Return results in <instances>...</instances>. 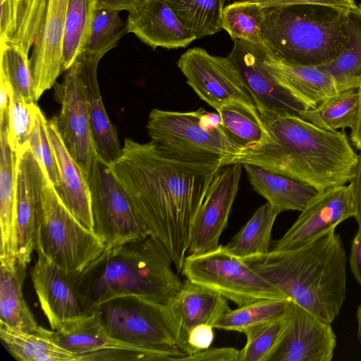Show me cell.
<instances>
[{"mask_svg":"<svg viewBox=\"0 0 361 361\" xmlns=\"http://www.w3.org/2000/svg\"><path fill=\"white\" fill-rule=\"evenodd\" d=\"M109 166L144 234L161 243L181 272L196 216L221 166L175 161L151 141L130 138Z\"/></svg>","mask_w":361,"mask_h":361,"instance_id":"obj_1","label":"cell"},{"mask_svg":"<svg viewBox=\"0 0 361 361\" xmlns=\"http://www.w3.org/2000/svg\"><path fill=\"white\" fill-rule=\"evenodd\" d=\"M266 131L257 145L229 162L252 164L318 192L350 182L357 154L345 133L331 131L289 112H262Z\"/></svg>","mask_w":361,"mask_h":361,"instance_id":"obj_2","label":"cell"},{"mask_svg":"<svg viewBox=\"0 0 361 361\" xmlns=\"http://www.w3.org/2000/svg\"><path fill=\"white\" fill-rule=\"evenodd\" d=\"M166 247L151 235L106 249L69 276L85 314L111 298L137 295L165 304L182 286Z\"/></svg>","mask_w":361,"mask_h":361,"instance_id":"obj_3","label":"cell"},{"mask_svg":"<svg viewBox=\"0 0 361 361\" xmlns=\"http://www.w3.org/2000/svg\"><path fill=\"white\" fill-rule=\"evenodd\" d=\"M247 262L321 320L331 324L338 317L346 296L347 256L336 228L299 248Z\"/></svg>","mask_w":361,"mask_h":361,"instance_id":"obj_4","label":"cell"},{"mask_svg":"<svg viewBox=\"0 0 361 361\" xmlns=\"http://www.w3.org/2000/svg\"><path fill=\"white\" fill-rule=\"evenodd\" d=\"M264 12L262 44L282 61L322 67L333 62L348 42L349 11L290 4L264 7Z\"/></svg>","mask_w":361,"mask_h":361,"instance_id":"obj_5","label":"cell"},{"mask_svg":"<svg viewBox=\"0 0 361 361\" xmlns=\"http://www.w3.org/2000/svg\"><path fill=\"white\" fill-rule=\"evenodd\" d=\"M68 0H1L0 42L29 55L35 100L63 73V43Z\"/></svg>","mask_w":361,"mask_h":361,"instance_id":"obj_6","label":"cell"},{"mask_svg":"<svg viewBox=\"0 0 361 361\" xmlns=\"http://www.w3.org/2000/svg\"><path fill=\"white\" fill-rule=\"evenodd\" d=\"M217 114L203 109L186 112L154 109L146 128L151 142L166 157L222 167L241 149L224 133Z\"/></svg>","mask_w":361,"mask_h":361,"instance_id":"obj_7","label":"cell"},{"mask_svg":"<svg viewBox=\"0 0 361 361\" xmlns=\"http://www.w3.org/2000/svg\"><path fill=\"white\" fill-rule=\"evenodd\" d=\"M94 314L109 336L135 347L182 360L166 304L137 295H125L99 304Z\"/></svg>","mask_w":361,"mask_h":361,"instance_id":"obj_8","label":"cell"},{"mask_svg":"<svg viewBox=\"0 0 361 361\" xmlns=\"http://www.w3.org/2000/svg\"><path fill=\"white\" fill-rule=\"evenodd\" d=\"M36 250L68 276L80 272L104 250L95 233L82 226L65 207L49 180L44 190Z\"/></svg>","mask_w":361,"mask_h":361,"instance_id":"obj_9","label":"cell"},{"mask_svg":"<svg viewBox=\"0 0 361 361\" xmlns=\"http://www.w3.org/2000/svg\"><path fill=\"white\" fill-rule=\"evenodd\" d=\"M181 273L186 279L218 292L238 307L264 300L288 299L223 245L204 254L187 255Z\"/></svg>","mask_w":361,"mask_h":361,"instance_id":"obj_10","label":"cell"},{"mask_svg":"<svg viewBox=\"0 0 361 361\" xmlns=\"http://www.w3.org/2000/svg\"><path fill=\"white\" fill-rule=\"evenodd\" d=\"M176 64L188 85L216 112L233 105L263 123L255 99L228 56H214L202 48L193 47L183 53Z\"/></svg>","mask_w":361,"mask_h":361,"instance_id":"obj_11","label":"cell"},{"mask_svg":"<svg viewBox=\"0 0 361 361\" xmlns=\"http://www.w3.org/2000/svg\"><path fill=\"white\" fill-rule=\"evenodd\" d=\"M87 183L93 232L104 244V250L145 236L109 164L96 154Z\"/></svg>","mask_w":361,"mask_h":361,"instance_id":"obj_12","label":"cell"},{"mask_svg":"<svg viewBox=\"0 0 361 361\" xmlns=\"http://www.w3.org/2000/svg\"><path fill=\"white\" fill-rule=\"evenodd\" d=\"M56 94L61 109L51 121L87 180L96 153L84 87L75 63L66 71L63 82L56 84Z\"/></svg>","mask_w":361,"mask_h":361,"instance_id":"obj_13","label":"cell"},{"mask_svg":"<svg viewBox=\"0 0 361 361\" xmlns=\"http://www.w3.org/2000/svg\"><path fill=\"white\" fill-rule=\"evenodd\" d=\"M15 154L17 262L27 267L35 250L44 190L49 179L29 144Z\"/></svg>","mask_w":361,"mask_h":361,"instance_id":"obj_14","label":"cell"},{"mask_svg":"<svg viewBox=\"0 0 361 361\" xmlns=\"http://www.w3.org/2000/svg\"><path fill=\"white\" fill-rule=\"evenodd\" d=\"M243 165L231 164L217 171L196 216L188 255H198L216 250L219 238L227 226L237 195Z\"/></svg>","mask_w":361,"mask_h":361,"instance_id":"obj_15","label":"cell"},{"mask_svg":"<svg viewBox=\"0 0 361 361\" xmlns=\"http://www.w3.org/2000/svg\"><path fill=\"white\" fill-rule=\"evenodd\" d=\"M354 216L350 185L318 192L270 251L279 252L299 248Z\"/></svg>","mask_w":361,"mask_h":361,"instance_id":"obj_16","label":"cell"},{"mask_svg":"<svg viewBox=\"0 0 361 361\" xmlns=\"http://www.w3.org/2000/svg\"><path fill=\"white\" fill-rule=\"evenodd\" d=\"M47 333L59 345L76 355L78 361L151 360L158 353L113 338L94 314H85L58 331L47 329Z\"/></svg>","mask_w":361,"mask_h":361,"instance_id":"obj_17","label":"cell"},{"mask_svg":"<svg viewBox=\"0 0 361 361\" xmlns=\"http://www.w3.org/2000/svg\"><path fill=\"white\" fill-rule=\"evenodd\" d=\"M227 56L234 63L262 112H289L301 116L309 109L274 78L263 61V44L234 39Z\"/></svg>","mask_w":361,"mask_h":361,"instance_id":"obj_18","label":"cell"},{"mask_svg":"<svg viewBox=\"0 0 361 361\" xmlns=\"http://www.w3.org/2000/svg\"><path fill=\"white\" fill-rule=\"evenodd\" d=\"M290 320L269 361H331L336 346L331 324L291 300Z\"/></svg>","mask_w":361,"mask_h":361,"instance_id":"obj_19","label":"cell"},{"mask_svg":"<svg viewBox=\"0 0 361 361\" xmlns=\"http://www.w3.org/2000/svg\"><path fill=\"white\" fill-rule=\"evenodd\" d=\"M30 277L41 308L52 331L85 315L69 276L39 250Z\"/></svg>","mask_w":361,"mask_h":361,"instance_id":"obj_20","label":"cell"},{"mask_svg":"<svg viewBox=\"0 0 361 361\" xmlns=\"http://www.w3.org/2000/svg\"><path fill=\"white\" fill-rule=\"evenodd\" d=\"M165 304L177 345L187 355L190 330L202 324L214 326L219 318L231 310L227 299L220 293L188 279Z\"/></svg>","mask_w":361,"mask_h":361,"instance_id":"obj_21","label":"cell"},{"mask_svg":"<svg viewBox=\"0 0 361 361\" xmlns=\"http://www.w3.org/2000/svg\"><path fill=\"white\" fill-rule=\"evenodd\" d=\"M126 20L128 33L134 34L153 49L184 48L197 39L164 0H142Z\"/></svg>","mask_w":361,"mask_h":361,"instance_id":"obj_22","label":"cell"},{"mask_svg":"<svg viewBox=\"0 0 361 361\" xmlns=\"http://www.w3.org/2000/svg\"><path fill=\"white\" fill-rule=\"evenodd\" d=\"M102 57L82 52L74 63L84 87L95 153L109 165L119 157L122 147L99 89L97 67Z\"/></svg>","mask_w":361,"mask_h":361,"instance_id":"obj_23","label":"cell"},{"mask_svg":"<svg viewBox=\"0 0 361 361\" xmlns=\"http://www.w3.org/2000/svg\"><path fill=\"white\" fill-rule=\"evenodd\" d=\"M263 61L280 85L308 109L316 108L339 93L332 77L321 67L282 61L264 45Z\"/></svg>","mask_w":361,"mask_h":361,"instance_id":"obj_24","label":"cell"},{"mask_svg":"<svg viewBox=\"0 0 361 361\" xmlns=\"http://www.w3.org/2000/svg\"><path fill=\"white\" fill-rule=\"evenodd\" d=\"M49 138L54 152L59 183L54 188L59 199L85 228L93 231L90 192L87 180L72 157L53 122L47 121Z\"/></svg>","mask_w":361,"mask_h":361,"instance_id":"obj_25","label":"cell"},{"mask_svg":"<svg viewBox=\"0 0 361 361\" xmlns=\"http://www.w3.org/2000/svg\"><path fill=\"white\" fill-rule=\"evenodd\" d=\"M8 110L0 114V260L10 264L17 262L15 182L16 154L8 137Z\"/></svg>","mask_w":361,"mask_h":361,"instance_id":"obj_26","label":"cell"},{"mask_svg":"<svg viewBox=\"0 0 361 361\" xmlns=\"http://www.w3.org/2000/svg\"><path fill=\"white\" fill-rule=\"evenodd\" d=\"M253 189L281 213L301 212L318 193L314 188L252 164H243Z\"/></svg>","mask_w":361,"mask_h":361,"instance_id":"obj_27","label":"cell"},{"mask_svg":"<svg viewBox=\"0 0 361 361\" xmlns=\"http://www.w3.org/2000/svg\"><path fill=\"white\" fill-rule=\"evenodd\" d=\"M0 338L18 361H78L76 355L56 343L40 326L36 331L27 332L0 321Z\"/></svg>","mask_w":361,"mask_h":361,"instance_id":"obj_28","label":"cell"},{"mask_svg":"<svg viewBox=\"0 0 361 361\" xmlns=\"http://www.w3.org/2000/svg\"><path fill=\"white\" fill-rule=\"evenodd\" d=\"M0 262V321L22 331H36L39 326L23 293L27 267Z\"/></svg>","mask_w":361,"mask_h":361,"instance_id":"obj_29","label":"cell"},{"mask_svg":"<svg viewBox=\"0 0 361 361\" xmlns=\"http://www.w3.org/2000/svg\"><path fill=\"white\" fill-rule=\"evenodd\" d=\"M280 213L269 202L260 206L224 248L245 262L264 257L271 250V231Z\"/></svg>","mask_w":361,"mask_h":361,"instance_id":"obj_30","label":"cell"},{"mask_svg":"<svg viewBox=\"0 0 361 361\" xmlns=\"http://www.w3.org/2000/svg\"><path fill=\"white\" fill-rule=\"evenodd\" d=\"M348 42L341 54L322 66L334 79L338 92L358 88L361 83V13L359 8L348 13Z\"/></svg>","mask_w":361,"mask_h":361,"instance_id":"obj_31","label":"cell"},{"mask_svg":"<svg viewBox=\"0 0 361 361\" xmlns=\"http://www.w3.org/2000/svg\"><path fill=\"white\" fill-rule=\"evenodd\" d=\"M180 23L196 39L222 30L225 0H164Z\"/></svg>","mask_w":361,"mask_h":361,"instance_id":"obj_32","label":"cell"},{"mask_svg":"<svg viewBox=\"0 0 361 361\" xmlns=\"http://www.w3.org/2000/svg\"><path fill=\"white\" fill-rule=\"evenodd\" d=\"M360 93L358 88L339 92L314 109H309L300 116L331 131L339 128L352 129L358 117Z\"/></svg>","mask_w":361,"mask_h":361,"instance_id":"obj_33","label":"cell"},{"mask_svg":"<svg viewBox=\"0 0 361 361\" xmlns=\"http://www.w3.org/2000/svg\"><path fill=\"white\" fill-rule=\"evenodd\" d=\"M97 0H68L63 43V72L68 70L82 53Z\"/></svg>","mask_w":361,"mask_h":361,"instance_id":"obj_34","label":"cell"},{"mask_svg":"<svg viewBox=\"0 0 361 361\" xmlns=\"http://www.w3.org/2000/svg\"><path fill=\"white\" fill-rule=\"evenodd\" d=\"M290 299L264 300L230 310L219 318L214 328L243 333L247 329L285 316Z\"/></svg>","mask_w":361,"mask_h":361,"instance_id":"obj_35","label":"cell"},{"mask_svg":"<svg viewBox=\"0 0 361 361\" xmlns=\"http://www.w3.org/2000/svg\"><path fill=\"white\" fill-rule=\"evenodd\" d=\"M264 7L255 1H238L224 7L222 29L231 39L262 44Z\"/></svg>","mask_w":361,"mask_h":361,"instance_id":"obj_36","label":"cell"},{"mask_svg":"<svg viewBox=\"0 0 361 361\" xmlns=\"http://www.w3.org/2000/svg\"><path fill=\"white\" fill-rule=\"evenodd\" d=\"M0 82L9 92L35 102L29 55L13 44L0 42Z\"/></svg>","mask_w":361,"mask_h":361,"instance_id":"obj_37","label":"cell"},{"mask_svg":"<svg viewBox=\"0 0 361 361\" xmlns=\"http://www.w3.org/2000/svg\"><path fill=\"white\" fill-rule=\"evenodd\" d=\"M289 320L288 310L282 317L244 331L246 343L239 350L238 361H269L283 338Z\"/></svg>","mask_w":361,"mask_h":361,"instance_id":"obj_38","label":"cell"},{"mask_svg":"<svg viewBox=\"0 0 361 361\" xmlns=\"http://www.w3.org/2000/svg\"><path fill=\"white\" fill-rule=\"evenodd\" d=\"M126 33L127 20L119 11L96 9L82 52L104 56Z\"/></svg>","mask_w":361,"mask_h":361,"instance_id":"obj_39","label":"cell"},{"mask_svg":"<svg viewBox=\"0 0 361 361\" xmlns=\"http://www.w3.org/2000/svg\"><path fill=\"white\" fill-rule=\"evenodd\" d=\"M226 135L240 149L259 143L265 137L263 123L238 106L227 105L217 111Z\"/></svg>","mask_w":361,"mask_h":361,"instance_id":"obj_40","label":"cell"},{"mask_svg":"<svg viewBox=\"0 0 361 361\" xmlns=\"http://www.w3.org/2000/svg\"><path fill=\"white\" fill-rule=\"evenodd\" d=\"M8 137L12 150L16 153L28 144L35 126L39 106L9 92Z\"/></svg>","mask_w":361,"mask_h":361,"instance_id":"obj_41","label":"cell"},{"mask_svg":"<svg viewBox=\"0 0 361 361\" xmlns=\"http://www.w3.org/2000/svg\"><path fill=\"white\" fill-rule=\"evenodd\" d=\"M40 131V150L44 171L54 187L59 183L56 161L49 138L47 121L41 110L38 114Z\"/></svg>","mask_w":361,"mask_h":361,"instance_id":"obj_42","label":"cell"},{"mask_svg":"<svg viewBox=\"0 0 361 361\" xmlns=\"http://www.w3.org/2000/svg\"><path fill=\"white\" fill-rule=\"evenodd\" d=\"M214 327L202 324L192 328L188 335V355H193L210 348L214 339Z\"/></svg>","mask_w":361,"mask_h":361,"instance_id":"obj_43","label":"cell"},{"mask_svg":"<svg viewBox=\"0 0 361 361\" xmlns=\"http://www.w3.org/2000/svg\"><path fill=\"white\" fill-rule=\"evenodd\" d=\"M263 7L290 4H317L331 6L345 11H355L358 6L355 0H254Z\"/></svg>","mask_w":361,"mask_h":361,"instance_id":"obj_44","label":"cell"},{"mask_svg":"<svg viewBox=\"0 0 361 361\" xmlns=\"http://www.w3.org/2000/svg\"><path fill=\"white\" fill-rule=\"evenodd\" d=\"M239 350L233 347L209 348L184 357L181 361H238Z\"/></svg>","mask_w":361,"mask_h":361,"instance_id":"obj_45","label":"cell"},{"mask_svg":"<svg viewBox=\"0 0 361 361\" xmlns=\"http://www.w3.org/2000/svg\"><path fill=\"white\" fill-rule=\"evenodd\" d=\"M349 183L355 207L354 218L358 221L361 220V149L357 154L353 175Z\"/></svg>","mask_w":361,"mask_h":361,"instance_id":"obj_46","label":"cell"},{"mask_svg":"<svg viewBox=\"0 0 361 361\" xmlns=\"http://www.w3.org/2000/svg\"><path fill=\"white\" fill-rule=\"evenodd\" d=\"M357 222L358 229L352 242L349 264L353 276L361 287V220Z\"/></svg>","mask_w":361,"mask_h":361,"instance_id":"obj_47","label":"cell"},{"mask_svg":"<svg viewBox=\"0 0 361 361\" xmlns=\"http://www.w3.org/2000/svg\"><path fill=\"white\" fill-rule=\"evenodd\" d=\"M142 0H97L96 9L128 13L136 8Z\"/></svg>","mask_w":361,"mask_h":361,"instance_id":"obj_48","label":"cell"},{"mask_svg":"<svg viewBox=\"0 0 361 361\" xmlns=\"http://www.w3.org/2000/svg\"><path fill=\"white\" fill-rule=\"evenodd\" d=\"M360 93V108L357 121L351 129L350 140L357 149H361V87H358Z\"/></svg>","mask_w":361,"mask_h":361,"instance_id":"obj_49","label":"cell"},{"mask_svg":"<svg viewBox=\"0 0 361 361\" xmlns=\"http://www.w3.org/2000/svg\"><path fill=\"white\" fill-rule=\"evenodd\" d=\"M9 91L6 85L0 82V114L6 111L9 105Z\"/></svg>","mask_w":361,"mask_h":361,"instance_id":"obj_50","label":"cell"},{"mask_svg":"<svg viewBox=\"0 0 361 361\" xmlns=\"http://www.w3.org/2000/svg\"><path fill=\"white\" fill-rule=\"evenodd\" d=\"M356 318L357 322V338L361 343V302L357 310Z\"/></svg>","mask_w":361,"mask_h":361,"instance_id":"obj_51","label":"cell"},{"mask_svg":"<svg viewBox=\"0 0 361 361\" xmlns=\"http://www.w3.org/2000/svg\"><path fill=\"white\" fill-rule=\"evenodd\" d=\"M358 8H359V11H360V12L361 13V4L358 6Z\"/></svg>","mask_w":361,"mask_h":361,"instance_id":"obj_52","label":"cell"},{"mask_svg":"<svg viewBox=\"0 0 361 361\" xmlns=\"http://www.w3.org/2000/svg\"><path fill=\"white\" fill-rule=\"evenodd\" d=\"M241 1H252L254 0H241Z\"/></svg>","mask_w":361,"mask_h":361,"instance_id":"obj_53","label":"cell"},{"mask_svg":"<svg viewBox=\"0 0 361 361\" xmlns=\"http://www.w3.org/2000/svg\"><path fill=\"white\" fill-rule=\"evenodd\" d=\"M359 87H361V83H360V86H359Z\"/></svg>","mask_w":361,"mask_h":361,"instance_id":"obj_54","label":"cell"},{"mask_svg":"<svg viewBox=\"0 0 361 361\" xmlns=\"http://www.w3.org/2000/svg\"><path fill=\"white\" fill-rule=\"evenodd\" d=\"M225 1H228V0H225Z\"/></svg>","mask_w":361,"mask_h":361,"instance_id":"obj_55","label":"cell"}]
</instances>
